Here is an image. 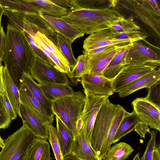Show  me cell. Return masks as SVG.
<instances>
[{
	"mask_svg": "<svg viewBox=\"0 0 160 160\" xmlns=\"http://www.w3.org/2000/svg\"><path fill=\"white\" fill-rule=\"evenodd\" d=\"M131 43H125L117 51L103 71L102 75L113 80L126 65L125 57Z\"/></svg>",
	"mask_w": 160,
	"mask_h": 160,
	"instance_id": "ffe728a7",
	"label": "cell"
},
{
	"mask_svg": "<svg viewBox=\"0 0 160 160\" xmlns=\"http://www.w3.org/2000/svg\"><path fill=\"white\" fill-rule=\"evenodd\" d=\"M4 66L2 65H0V99L2 98V96L5 89L3 82V69Z\"/></svg>",
	"mask_w": 160,
	"mask_h": 160,
	"instance_id": "7dc6e473",
	"label": "cell"
},
{
	"mask_svg": "<svg viewBox=\"0 0 160 160\" xmlns=\"http://www.w3.org/2000/svg\"><path fill=\"white\" fill-rule=\"evenodd\" d=\"M36 137L25 123L3 140L0 160H26L31 145Z\"/></svg>",
	"mask_w": 160,
	"mask_h": 160,
	"instance_id": "5b68a950",
	"label": "cell"
},
{
	"mask_svg": "<svg viewBox=\"0 0 160 160\" xmlns=\"http://www.w3.org/2000/svg\"><path fill=\"white\" fill-rule=\"evenodd\" d=\"M57 37L58 46L72 69L77 62L72 50V43L58 34L57 33Z\"/></svg>",
	"mask_w": 160,
	"mask_h": 160,
	"instance_id": "836d02e7",
	"label": "cell"
},
{
	"mask_svg": "<svg viewBox=\"0 0 160 160\" xmlns=\"http://www.w3.org/2000/svg\"><path fill=\"white\" fill-rule=\"evenodd\" d=\"M45 96L51 102L72 94L75 92L69 85L38 83Z\"/></svg>",
	"mask_w": 160,
	"mask_h": 160,
	"instance_id": "d4e9b609",
	"label": "cell"
},
{
	"mask_svg": "<svg viewBox=\"0 0 160 160\" xmlns=\"http://www.w3.org/2000/svg\"><path fill=\"white\" fill-rule=\"evenodd\" d=\"M133 111L143 123L160 131V109L146 100L138 98L132 102Z\"/></svg>",
	"mask_w": 160,
	"mask_h": 160,
	"instance_id": "8fae6325",
	"label": "cell"
},
{
	"mask_svg": "<svg viewBox=\"0 0 160 160\" xmlns=\"http://www.w3.org/2000/svg\"><path fill=\"white\" fill-rule=\"evenodd\" d=\"M4 12V10L3 9L2 7L0 4V27L1 26V18L2 14H3Z\"/></svg>",
	"mask_w": 160,
	"mask_h": 160,
	"instance_id": "f907efd6",
	"label": "cell"
},
{
	"mask_svg": "<svg viewBox=\"0 0 160 160\" xmlns=\"http://www.w3.org/2000/svg\"><path fill=\"white\" fill-rule=\"evenodd\" d=\"M84 92L85 105L77 121L76 128L78 135L81 136L91 145L92 132L97 115L104 102L109 96L94 94L84 90Z\"/></svg>",
	"mask_w": 160,
	"mask_h": 160,
	"instance_id": "8992f818",
	"label": "cell"
},
{
	"mask_svg": "<svg viewBox=\"0 0 160 160\" xmlns=\"http://www.w3.org/2000/svg\"><path fill=\"white\" fill-rule=\"evenodd\" d=\"M39 7L43 13L60 18L68 13L69 9L62 8L54 4L50 0H27Z\"/></svg>",
	"mask_w": 160,
	"mask_h": 160,
	"instance_id": "4dcf8cb0",
	"label": "cell"
},
{
	"mask_svg": "<svg viewBox=\"0 0 160 160\" xmlns=\"http://www.w3.org/2000/svg\"><path fill=\"white\" fill-rule=\"evenodd\" d=\"M88 56L85 54L79 55L77 59L76 63L72 69L68 76L70 78H81L88 74Z\"/></svg>",
	"mask_w": 160,
	"mask_h": 160,
	"instance_id": "d590c367",
	"label": "cell"
},
{
	"mask_svg": "<svg viewBox=\"0 0 160 160\" xmlns=\"http://www.w3.org/2000/svg\"><path fill=\"white\" fill-rule=\"evenodd\" d=\"M158 68V66L152 64L125 65L112 80L114 92H118L122 88L126 85Z\"/></svg>",
	"mask_w": 160,
	"mask_h": 160,
	"instance_id": "30bf717a",
	"label": "cell"
},
{
	"mask_svg": "<svg viewBox=\"0 0 160 160\" xmlns=\"http://www.w3.org/2000/svg\"><path fill=\"white\" fill-rule=\"evenodd\" d=\"M118 33V32L109 28L91 34L83 42L84 50L88 51L101 47L124 43H132L128 39L117 38Z\"/></svg>",
	"mask_w": 160,
	"mask_h": 160,
	"instance_id": "4fadbf2b",
	"label": "cell"
},
{
	"mask_svg": "<svg viewBox=\"0 0 160 160\" xmlns=\"http://www.w3.org/2000/svg\"><path fill=\"white\" fill-rule=\"evenodd\" d=\"M125 43L114 45L102 52L87 55L88 60V74L102 75V73L118 50Z\"/></svg>",
	"mask_w": 160,
	"mask_h": 160,
	"instance_id": "9a60e30c",
	"label": "cell"
},
{
	"mask_svg": "<svg viewBox=\"0 0 160 160\" xmlns=\"http://www.w3.org/2000/svg\"><path fill=\"white\" fill-rule=\"evenodd\" d=\"M160 80V69H157L138 78L122 88L118 92L120 97H124L139 89H149Z\"/></svg>",
	"mask_w": 160,
	"mask_h": 160,
	"instance_id": "d6986e66",
	"label": "cell"
},
{
	"mask_svg": "<svg viewBox=\"0 0 160 160\" xmlns=\"http://www.w3.org/2000/svg\"><path fill=\"white\" fill-rule=\"evenodd\" d=\"M80 78V83L84 90L88 92L108 96L114 92L112 80L106 78L102 75L87 74Z\"/></svg>",
	"mask_w": 160,
	"mask_h": 160,
	"instance_id": "5bb4252c",
	"label": "cell"
},
{
	"mask_svg": "<svg viewBox=\"0 0 160 160\" xmlns=\"http://www.w3.org/2000/svg\"><path fill=\"white\" fill-rule=\"evenodd\" d=\"M134 151L129 144L121 142L111 146L101 160H125Z\"/></svg>",
	"mask_w": 160,
	"mask_h": 160,
	"instance_id": "f546056e",
	"label": "cell"
},
{
	"mask_svg": "<svg viewBox=\"0 0 160 160\" xmlns=\"http://www.w3.org/2000/svg\"><path fill=\"white\" fill-rule=\"evenodd\" d=\"M3 14L13 27L22 32H26L33 38L39 32L45 35L57 45L56 32L40 15L5 11Z\"/></svg>",
	"mask_w": 160,
	"mask_h": 160,
	"instance_id": "277c9868",
	"label": "cell"
},
{
	"mask_svg": "<svg viewBox=\"0 0 160 160\" xmlns=\"http://www.w3.org/2000/svg\"><path fill=\"white\" fill-rule=\"evenodd\" d=\"M135 131L141 138H144L146 133H150V131L148 126L146 124L140 122L135 127Z\"/></svg>",
	"mask_w": 160,
	"mask_h": 160,
	"instance_id": "f6af8a7d",
	"label": "cell"
},
{
	"mask_svg": "<svg viewBox=\"0 0 160 160\" xmlns=\"http://www.w3.org/2000/svg\"><path fill=\"white\" fill-rule=\"evenodd\" d=\"M56 5L63 8L72 9V7L69 3V0H50Z\"/></svg>",
	"mask_w": 160,
	"mask_h": 160,
	"instance_id": "bcb514c9",
	"label": "cell"
},
{
	"mask_svg": "<svg viewBox=\"0 0 160 160\" xmlns=\"http://www.w3.org/2000/svg\"><path fill=\"white\" fill-rule=\"evenodd\" d=\"M29 71L33 79L39 84H70L67 74L59 71L37 56L34 57Z\"/></svg>",
	"mask_w": 160,
	"mask_h": 160,
	"instance_id": "ba28073f",
	"label": "cell"
},
{
	"mask_svg": "<svg viewBox=\"0 0 160 160\" xmlns=\"http://www.w3.org/2000/svg\"><path fill=\"white\" fill-rule=\"evenodd\" d=\"M20 103L29 109L44 124H52L54 117L50 115L42 107L28 89L22 84L19 89Z\"/></svg>",
	"mask_w": 160,
	"mask_h": 160,
	"instance_id": "2e32d148",
	"label": "cell"
},
{
	"mask_svg": "<svg viewBox=\"0 0 160 160\" xmlns=\"http://www.w3.org/2000/svg\"><path fill=\"white\" fill-rule=\"evenodd\" d=\"M11 121L4 108L2 98L0 99V129L8 128Z\"/></svg>",
	"mask_w": 160,
	"mask_h": 160,
	"instance_id": "7bdbcfd3",
	"label": "cell"
},
{
	"mask_svg": "<svg viewBox=\"0 0 160 160\" xmlns=\"http://www.w3.org/2000/svg\"><path fill=\"white\" fill-rule=\"evenodd\" d=\"M117 3L130 11L140 20L150 28L160 37V17L156 16L144 5L142 0H118Z\"/></svg>",
	"mask_w": 160,
	"mask_h": 160,
	"instance_id": "7c38bea8",
	"label": "cell"
},
{
	"mask_svg": "<svg viewBox=\"0 0 160 160\" xmlns=\"http://www.w3.org/2000/svg\"><path fill=\"white\" fill-rule=\"evenodd\" d=\"M152 160H160V146L156 144Z\"/></svg>",
	"mask_w": 160,
	"mask_h": 160,
	"instance_id": "c3c4849f",
	"label": "cell"
},
{
	"mask_svg": "<svg viewBox=\"0 0 160 160\" xmlns=\"http://www.w3.org/2000/svg\"><path fill=\"white\" fill-rule=\"evenodd\" d=\"M145 99L160 109V80L149 88Z\"/></svg>",
	"mask_w": 160,
	"mask_h": 160,
	"instance_id": "74e56055",
	"label": "cell"
},
{
	"mask_svg": "<svg viewBox=\"0 0 160 160\" xmlns=\"http://www.w3.org/2000/svg\"><path fill=\"white\" fill-rule=\"evenodd\" d=\"M23 32L31 47L37 56L50 64L48 58L32 37L28 33Z\"/></svg>",
	"mask_w": 160,
	"mask_h": 160,
	"instance_id": "60d3db41",
	"label": "cell"
},
{
	"mask_svg": "<svg viewBox=\"0 0 160 160\" xmlns=\"http://www.w3.org/2000/svg\"><path fill=\"white\" fill-rule=\"evenodd\" d=\"M140 122L133 111L131 113L128 112L118 126L112 144L117 142L123 137L134 131L135 127Z\"/></svg>",
	"mask_w": 160,
	"mask_h": 160,
	"instance_id": "83f0119b",
	"label": "cell"
},
{
	"mask_svg": "<svg viewBox=\"0 0 160 160\" xmlns=\"http://www.w3.org/2000/svg\"><path fill=\"white\" fill-rule=\"evenodd\" d=\"M127 112L121 106L119 105L109 132L100 152L99 157L101 160L111 146L118 126Z\"/></svg>",
	"mask_w": 160,
	"mask_h": 160,
	"instance_id": "f1b7e54d",
	"label": "cell"
},
{
	"mask_svg": "<svg viewBox=\"0 0 160 160\" xmlns=\"http://www.w3.org/2000/svg\"><path fill=\"white\" fill-rule=\"evenodd\" d=\"M3 82L5 90L11 104L20 117V102L19 90L9 74L5 66L3 69Z\"/></svg>",
	"mask_w": 160,
	"mask_h": 160,
	"instance_id": "4316f807",
	"label": "cell"
},
{
	"mask_svg": "<svg viewBox=\"0 0 160 160\" xmlns=\"http://www.w3.org/2000/svg\"><path fill=\"white\" fill-rule=\"evenodd\" d=\"M4 146L3 140L0 134V148H2Z\"/></svg>",
	"mask_w": 160,
	"mask_h": 160,
	"instance_id": "f5cc1de1",
	"label": "cell"
},
{
	"mask_svg": "<svg viewBox=\"0 0 160 160\" xmlns=\"http://www.w3.org/2000/svg\"><path fill=\"white\" fill-rule=\"evenodd\" d=\"M33 39L38 45L44 47L48 51L57 56L64 62L69 64L58 47L54 43L45 35L38 32Z\"/></svg>",
	"mask_w": 160,
	"mask_h": 160,
	"instance_id": "d6a6232c",
	"label": "cell"
},
{
	"mask_svg": "<svg viewBox=\"0 0 160 160\" xmlns=\"http://www.w3.org/2000/svg\"><path fill=\"white\" fill-rule=\"evenodd\" d=\"M20 117L23 123L37 138L47 140L48 138V126L43 124L28 108L20 103Z\"/></svg>",
	"mask_w": 160,
	"mask_h": 160,
	"instance_id": "ac0fdd59",
	"label": "cell"
},
{
	"mask_svg": "<svg viewBox=\"0 0 160 160\" xmlns=\"http://www.w3.org/2000/svg\"><path fill=\"white\" fill-rule=\"evenodd\" d=\"M117 2L118 0H70L69 3L72 8L96 9L114 7Z\"/></svg>",
	"mask_w": 160,
	"mask_h": 160,
	"instance_id": "1f68e13d",
	"label": "cell"
},
{
	"mask_svg": "<svg viewBox=\"0 0 160 160\" xmlns=\"http://www.w3.org/2000/svg\"><path fill=\"white\" fill-rule=\"evenodd\" d=\"M85 96L81 91L52 102V112L71 131L74 138L78 135L76 122L83 111Z\"/></svg>",
	"mask_w": 160,
	"mask_h": 160,
	"instance_id": "3957f363",
	"label": "cell"
},
{
	"mask_svg": "<svg viewBox=\"0 0 160 160\" xmlns=\"http://www.w3.org/2000/svg\"><path fill=\"white\" fill-rule=\"evenodd\" d=\"M40 16L47 22L57 33L61 35L72 43L76 39L84 35L60 18L55 17L44 13Z\"/></svg>",
	"mask_w": 160,
	"mask_h": 160,
	"instance_id": "e0dca14e",
	"label": "cell"
},
{
	"mask_svg": "<svg viewBox=\"0 0 160 160\" xmlns=\"http://www.w3.org/2000/svg\"><path fill=\"white\" fill-rule=\"evenodd\" d=\"M132 160H140V154L139 153H138L136 154Z\"/></svg>",
	"mask_w": 160,
	"mask_h": 160,
	"instance_id": "816d5d0a",
	"label": "cell"
},
{
	"mask_svg": "<svg viewBox=\"0 0 160 160\" xmlns=\"http://www.w3.org/2000/svg\"><path fill=\"white\" fill-rule=\"evenodd\" d=\"M26 160H51L50 145L47 140L35 137Z\"/></svg>",
	"mask_w": 160,
	"mask_h": 160,
	"instance_id": "484cf974",
	"label": "cell"
},
{
	"mask_svg": "<svg viewBox=\"0 0 160 160\" xmlns=\"http://www.w3.org/2000/svg\"><path fill=\"white\" fill-rule=\"evenodd\" d=\"M70 154L82 160H101L91 146L80 135L74 138Z\"/></svg>",
	"mask_w": 160,
	"mask_h": 160,
	"instance_id": "7402d4cb",
	"label": "cell"
},
{
	"mask_svg": "<svg viewBox=\"0 0 160 160\" xmlns=\"http://www.w3.org/2000/svg\"><path fill=\"white\" fill-rule=\"evenodd\" d=\"M4 54L2 61L19 90L23 75L29 69L37 55L31 47L24 33L8 23Z\"/></svg>",
	"mask_w": 160,
	"mask_h": 160,
	"instance_id": "6da1fadb",
	"label": "cell"
},
{
	"mask_svg": "<svg viewBox=\"0 0 160 160\" xmlns=\"http://www.w3.org/2000/svg\"><path fill=\"white\" fill-rule=\"evenodd\" d=\"M0 4L5 11L40 15L43 13L34 4L24 0H0Z\"/></svg>",
	"mask_w": 160,
	"mask_h": 160,
	"instance_id": "44dd1931",
	"label": "cell"
},
{
	"mask_svg": "<svg viewBox=\"0 0 160 160\" xmlns=\"http://www.w3.org/2000/svg\"><path fill=\"white\" fill-rule=\"evenodd\" d=\"M84 34L109 28L111 22L124 17L111 8L90 9L72 8L60 18Z\"/></svg>",
	"mask_w": 160,
	"mask_h": 160,
	"instance_id": "7a4b0ae2",
	"label": "cell"
},
{
	"mask_svg": "<svg viewBox=\"0 0 160 160\" xmlns=\"http://www.w3.org/2000/svg\"><path fill=\"white\" fill-rule=\"evenodd\" d=\"M63 160H82L69 154L63 158Z\"/></svg>",
	"mask_w": 160,
	"mask_h": 160,
	"instance_id": "681fc988",
	"label": "cell"
},
{
	"mask_svg": "<svg viewBox=\"0 0 160 160\" xmlns=\"http://www.w3.org/2000/svg\"><path fill=\"white\" fill-rule=\"evenodd\" d=\"M48 139L51 146L56 160H63L58 141L56 128L52 125L48 126Z\"/></svg>",
	"mask_w": 160,
	"mask_h": 160,
	"instance_id": "8d00e7d4",
	"label": "cell"
},
{
	"mask_svg": "<svg viewBox=\"0 0 160 160\" xmlns=\"http://www.w3.org/2000/svg\"><path fill=\"white\" fill-rule=\"evenodd\" d=\"M147 34L139 30H132L124 32H119L116 38L128 39L132 42L143 40L148 37Z\"/></svg>",
	"mask_w": 160,
	"mask_h": 160,
	"instance_id": "f35d334b",
	"label": "cell"
},
{
	"mask_svg": "<svg viewBox=\"0 0 160 160\" xmlns=\"http://www.w3.org/2000/svg\"><path fill=\"white\" fill-rule=\"evenodd\" d=\"M125 62L126 65L152 64L159 67L160 58L158 55L151 48L138 41L131 43Z\"/></svg>",
	"mask_w": 160,
	"mask_h": 160,
	"instance_id": "9c48e42d",
	"label": "cell"
},
{
	"mask_svg": "<svg viewBox=\"0 0 160 160\" xmlns=\"http://www.w3.org/2000/svg\"><path fill=\"white\" fill-rule=\"evenodd\" d=\"M5 34L2 26L0 27V65L2 64L5 47Z\"/></svg>",
	"mask_w": 160,
	"mask_h": 160,
	"instance_id": "ee69618b",
	"label": "cell"
},
{
	"mask_svg": "<svg viewBox=\"0 0 160 160\" xmlns=\"http://www.w3.org/2000/svg\"><path fill=\"white\" fill-rule=\"evenodd\" d=\"M109 28L119 32H124L132 30H139L140 26L134 21L133 17L130 16L128 18H124L111 22Z\"/></svg>",
	"mask_w": 160,
	"mask_h": 160,
	"instance_id": "e575fe53",
	"label": "cell"
},
{
	"mask_svg": "<svg viewBox=\"0 0 160 160\" xmlns=\"http://www.w3.org/2000/svg\"><path fill=\"white\" fill-rule=\"evenodd\" d=\"M57 135L63 158L70 153L74 137L71 131L55 116Z\"/></svg>",
	"mask_w": 160,
	"mask_h": 160,
	"instance_id": "cb8c5ba5",
	"label": "cell"
},
{
	"mask_svg": "<svg viewBox=\"0 0 160 160\" xmlns=\"http://www.w3.org/2000/svg\"><path fill=\"white\" fill-rule=\"evenodd\" d=\"M119 105L112 103L107 98L97 115L92 132L91 145L98 157Z\"/></svg>",
	"mask_w": 160,
	"mask_h": 160,
	"instance_id": "52a82bcc",
	"label": "cell"
},
{
	"mask_svg": "<svg viewBox=\"0 0 160 160\" xmlns=\"http://www.w3.org/2000/svg\"><path fill=\"white\" fill-rule=\"evenodd\" d=\"M22 84L28 89L43 108L50 115L54 117V115L52 110V102L47 99L38 84L34 81L30 73L24 74Z\"/></svg>",
	"mask_w": 160,
	"mask_h": 160,
	"instance_id": "603a6c76",
	"label": "cell"
},
{
	"mask_svg": "<svg viewBox=\"0 0 160 160\" xmlns=\"http://www.w3.org/2000/svg\"><path fill=\"white\" fill-rule=\"evenodd\" d=\"M2 99L4 108L9 118L12 120L15 119L17 118V114L10 101L5 89L2 95Z\"/></svg>",
	"mask_w": 160,
	"mask_h": 160,
	"instance_id": "b9f144b4",
	"label": "cell"
},
{
	"mask_svg": "<svg viewBox=\"0 0 160 160\" xmlns=\"http://www.w3.org/2000/svg\"><path fill=\"white\" fill-rule=\"evenodd\" d=\"M149 133L151 135V138L148 142L143 156L140 158V160H152L153 151L156 144L157 133L156 131L152 130Z\"/></svg>",
	"mask_w": 160,
	"mask_h": 160,
	"instance_id": "ab89813d",
	"label": "cell"
}]
</instances>
